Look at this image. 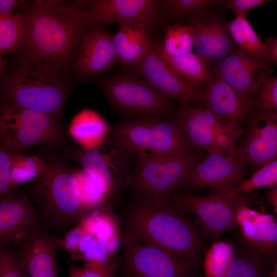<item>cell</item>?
<instances>
[{
  "label": "cell",
  "instance_id": "obj_1",
  "mask_svg": "<svg viewBox=\"0 0 277 277\" xmlns=\"http://www.w3.org/2000/svg\"><path fill=\"white\" fill-rule=\"evenodd\" d=\"M118 221L121 233L191 261L200 263L207 250L197 223L170 200L135 197Z\"/></svg>",
  "mask_w": 277,
  "mask_h": 277
},
{
  "label": "cell",
  "instance_id": "obj_2",
  "mask_svg": "<svg viewBox=\"0 0 277 277\" xmlns=\"http://www.w3.org/2000/svg\"><path fill=\"white\" fill-rule=\"evenodd\" d=\"M85 1H33L21 6L26 30L20 54L64 71L71 64L87 29L82 14Z\"/></svg>",
  "mask_w": 277,
  "mask_h": 277
},
{
  "label": "cell",
  "instance_id": "obj_3",
  "mask_svg": "<svg viewBox=\"0 0 277 277\" xmlns=\"http://www.w3.org/2000/svg\"><path fill=\"white\" fill-rule=\"evenodd\" d=\"M64 71L20 54L1 61L2 100L60 121L70 86Z\"/></svg>",
  "mask_w": 277,
  "mask_h": 277
},
{
  "label": "cell",
  "instance_id": "obj_4",
  "mask_svg": "<svg viewBox=\"0 0 277 277\" xmlns=\"http://www.w3.org/2000/svg\"><path fill=\"white\" fill-rule=\"evenodd\" d=\"M49 158V168L32 182L29 194L43 224L51 231L65 234L90 212L73 170L57 159Z\"/></svg>",
  "mask_w": 277,
  "mask_h": 277
},
{
  "label": "cell",
  "instance_id": "obj_5",
  "mask_svg": "<svg viewBox=\"0 0 277 277\" xmlns=\"http://www.w3.org/2000/svg\"><path fill=\"white\" fill-rule=\"evenodd\" d=\"M114 138L135 156L175 154L194 151L178 123L170 115L126 117L110 130Z\"/></svg>",
  "mask_w": 277,
  "mask_h": 277
},
{
  "label": "cell",
  "instance_id": "obj_6",
  "mask_svg": "<svg viewBox=\"0 0 277 277\" xmlns=\"http://www.w3.org/2000/svg\"><path fill=\"white\" fill-rule=\"evenodd\" d=\"M127 186L135 197L159 202L167 201L181 188L193 163L194 151L169 155L143 154L136 156Z\"/></svg>",
  "mask_w": 277,
  "mask_h": 277
},
{
  "label": "cell",
  "instance_id": "obj_7",
  "mask_svg": "<svg viewBox=\"0 0 277 277\" xmlns=\"http://www.w3.org/2000/svg\"><path fill=\"white\" fill-rule=\"evenodd\" d=\"M63 135L62 125L51 116L2 100L0 146L23 153L32 146H55Z\"/></svg>",
  "mask_w": 277,
  "mask_h": 277
},
{
  "label": "cell",
  "instance_id": "obj_8",
  "mask_svg": "<svg viewBox=\"0 0 277 277\" xmlns=\"http://www.w3.org/2000/svg\"><path fill=\"white\" fill-rule=\"evenodd\" d=\"M119 277H200L191 261L121 233Z\"/></svg>",
  "mask_w": 277,
  "mask_h": 277
},
{
  "label": "cell",
  "instance_id": "obj_9",
  "mask_svg": "<svg viewBox=\"0 0 277 277\" xmlns=\"http://www.w3.org/2000/svg\"><path fill=\"white\" fill-rule=\"evenodd\" d=\"M171 116L195 148L235 156L244 127L223 120L202 105L180 103Z\"/></svg>",
  "mask_w": 277,
  "mask_h": 277
},
{
  "label": "cell",
  "instance_id": "obj_10",
  "mask_svg": "<svg viewBox=\"0 0 277 277\" xmlns=\"http://www.w3.org/2000/svg\"><path fill=\"white\" fill-rule=\"evenodd\" d=\"M102 90L117 110L134 117L145 115H171L176 106L137 75L121 73L106 78Z\"/></svg>",
  "mask_w": 277,
  "mask_h": 277
},
{
  "label": "cell",
  "instance_id": "obj_11",
  "mask_svg": "<svg viewBox=\"0 0 277 277\" xmlns=\"http://www.w3.org/2000/svg\"><path fill=\"white\" fill-rule=\"evenodd\" d=\"M243 194L230 196L210 191L202 196L175 193L169 200L195 215L202 234L212 243L225 232L236 229V215Z\"/></svg>",
  "mask_w": 277,
  "mask_h": 277
},
{
  "label": "cell",
  "instance_id": "obj_12",
  "mask_svg": "<svg viewBox=\"0 0 277 277\" xmlns=\"http://www.w3.org/2000/svg\"><path fill=\"white\" fill-rule=\"evenodd\" d=\"M65 155L78 163L82 168L99 179L110 190L113 197L127 186L133 154L114 138L110 131L95 147L69 150Z\"/></svg>",
  "mask_w": 277,
  "mask_h": 277
},
{
  "label": "cell",
  "instance_id": "obj_13",
  "mask_svg": "<svg viewBox=\"0 0 277 277\" xmlns=\"http://www.w3.org/2000/svg\"><path fill=\"white\" fill-rule=\"evenodd\" d=\"M248 172V166L233 155L207 153L193 163L181 188L226 193L246 180Z\"/></svg>",
  "mask_w": 277,
  "mask_h": 277
},
{
  "label": "cell",
  "instance_id": "obj_14",
  "mask_svg": "<svg viewBox=\"0 0 277 277\" xmlns=\"http://www.w3.org/2000/svg\"><path fill=\"white\" fill-rule=\"evenodd\" d=\"M161 44L153 43L136 73L165 98L180 103L202 105L204 87L188 82L176 73L163 57Z\"/></svg>",
  "mask_w": 277,
  "mask_h": 277
},
{
  "label": "cell",
  "instance_id": "obj_15",
  "mask_svg": "<svg viewBox=\"0 0 277 277\" xmlns=\"http://www.w3.org/2000/svg\"><path fill=\"white\" fill-rule=\"evenodd\" d=\"M160 4L155 0L85 1L82 14L87 28L125 22L142 23L150 28L159 19Z\"/></svg>",
  "mask_w": 277,
  "mask_h": 277
},
{
  "label": "cell",
  "instance_id": "obj_16",
  "mask_svg": "<svg viewBox=\"0 0 277 277\" xmlns=\"http://www.w3.org/2000/svg\"><path fill=\"white\" fill-rule=\"evenodd\" d=\"M240 138L235 157L254 172L277 159V122L271 111L257 112Z\"/></svg>",
  "mask_w": 277,
  "mask_h": 277
},
{
  "label": "cell",
  "instance_id": "obj_17",
  "mask_svg": "<svg viewBox=\"0 0 277 277\" xmlns=\"http://www.w3.org/2000/svg\"><path fill=\"white\" fill-rule=\"evenodd\" d=\"M42 224L38 210L25 191L14 189L0 199V245L15 248Z\"/></svg>",
  "mask_w": 277,
  "mask_h": 277
},
{
  "label": "cell",
  "instance_id": "obj_18",
  "mask_svg": "<svg viewBox=\"0 0 277 277\" xmlns=\"http://www.w3.org/2000/svg\"><path fill=\"white\" fill-rule=\"evenodd\" d=\"M240 236L271 269L277 262V220L249 207L243 195L236 215Z\"/></svg>",
  "mask_w": 277,
  "mask_h": 277
},
{
  "label": "cell",
  "instance_id": "obj_19",
  "mask_svg": "<svg viewBox=\"0 0 277 277\" xmlns=\"http://www.w3.org/2000/svg\"><path fill=\"white\" fill-rule=\"evenodd\" d=\"M118 62L113 35L104 27L93 26L83 32L71 64L79 76L90 78L110 69Z\"/></svg>",
  "mask_w": 277,
  "mask_h": 277
},
{
  "label": "cell",
  "instance_id": "obj_20",
  "mask_svg": "<svg viewBox=\"0 0 277 277\" xmlns=\"http://www.w3.org/2000/svg\"><path fill=\"white\" fill-rule=\"evenodd\" d=\"M58 239L42 224L14 248L29 277H58Z\"/></svg>",
  "mask_w": 277,
  "mask_h": 277
},
{
  "label": "cell",
  "instance_id": "obj_21",
  "mask_svg": "<svg viewBox=\"0 0 277 277\" xmlns=\"http://www.w3.org/2000/svg\"><path fill=\"white\" fill-rule=\"evenodd\" d=\"M202 105L223 120L241 127L257 112L252 100L217 74L206 83Z\"/></svg>",
  "mask_w": 277,
  "mask_h": 277
},
{
  "label": "cell",
  "instance_id": "obj_22",
  "mask_svg": "<svg viewBox=\"0 0 277 277\" xmlns=\"http://www.w3.org/2000/svg\"><path fill=\"white\" fill-rule=\"evenodd\" d=\"M271 74L270 65L239 48L221 62L217 75L240 93L254 102L258 85L257 74Z\"/></svg>",
  "mask_w": 277,
  "mask_h": 277
},
{
  "label": "cell",
  "instance_id": "obj_23",
  "mask_svg": "<svg viewBox=\"0 0 277 277\" xmlns=\"http://www.w3.org/2000/svg\"><path fill=\"white\" fill-rule=\"evenodd\" d=\"M193 27V48L208 63L221 62L237 48L226 26L213 17L198 19Z\"/></svg>",
  "mask_w": 277,
  "mask_h": 277
},
{
  "label": "cell",
  "instance_id": "obj_24",
  "mask_svg": "<svg viewBox=\"0 0 277 277\" xmlns=\"http://www.w3.org/2000/svg\"><path fill=\"white\" fill-rule=\"evenodd\" d=\"M150 28L145 24L125 22L118 24L113 35V43L119 62L137 66L150 51L153 43L149 38Z\"/></svg>",
  "mask_w": 277,
  "mask_h": 277
},
{
  "label": "cell",
  "instance_id": "obj_25",
  "mask_svg": "<svg viewBox=\"0 0 277 277\" xmlns=\"http://www.w3.org/2000/svg\"><path fill=\"white\" fill-rule=\"evenodd\" d=\"M227 30L239 48L249 55L273 64L277 56V43L275 39L262 41L257 35L246 16H235L227 25Z\"/></svg>",
  "mask_w": 277,
  "mask_h": 277
},
{
  "label": "cell",
  "instance_id": "obj_26",
  "mask_svg": "<svg viewBox=\"0 0 277 277\" xmlns=\"http://www.w3.org/2000/svg\"><path fill=\"white\" fill-rule=\"evenodd\" d=\"M110 131L108 125L101 115L88 109L83 110L73 118L69 129L71 137L85 150L98 146Z\"/></svg>",
  "mask_w": 277,
  "mask_h": 277
},
{
  "label": "cell",
  "instance_id": "obj_27",
  "mask_svg": "<svg viewBox=\"0 0 277 277\" xmlns=\"http://www.w3.org/2000/svg\"><path fill=\"white\" fill-rule=\"evenodd\" d=\"M233 260L224 277H270L271 269L239 236Z\"/></svg>",
  "mask_w": 277,
  "mask_h": 277
},
{
  "label": "cell",
  "instance_id": "obj_28",
  "mask_svg": "<svg viewBox=\"0 0 277 277\" xmlns=\"http://www.w3.org/2000/svg\"><path fill=\"white\" fill-rule=\"evenodd\" d=\"M83 202L89 212L101 208L111 209L113 196L108 188L97 178L82 168L73 170Z\"/></svg>",
  "mask_w": 277,
  "mask_h": 277
},
{
  "label": "cell",
  "instance_id": "obj_29",
  "mask_svg": "<svg viewBox=\"0 0 277 277\" xmlns=\"http://www.w3.org/2000/svg\"><path fill=\"white\" fill-rule=\"evenodd\" d=\"M26 30V18L21 12L0 15V55L12 56L19 51Z\"/></svg>",
  "mask_w": 277,
  "mask_h": 277
},
{
  "label": "cell",
  "instance_id": "obj_30",
  "mask_svg": "<svg viewBox=\"0 0 277 277\" xmlns=\"http://www.w3.org/2000/svg\"><path fill=\"white\" fill-rule=\"evenodd\" d=\"M162 55L176 73L190 83L203 85L210 77L207 62L196 53L191 52L174 56Z\"/></svg>",
  "mask_w": 277,
  "mask_h": 277
},
{
  "label": "cell",
  "instance_id": "obj_31",
  "mask_svg": "<svg viewBox=\"0 0 277 277\" xmlns=\"http://www.w3.org/2000/svg\"><path fill=\"white\" fill-rule=\"evenodd\" d=\"M234 243L217 240L207 249L203 259L204 277H224L234 256Z\"/></svg>",
  "mask_w": 277,
  "mask_h": 277
},
{
  "label": "cell",
  "instance_id": "obj_32",
  "mask_svg": "<svg viewBox=\"0 0 277 277\" xmlns=\"http://www.w3.org/2000/svg\"><path fill=\"white\" fill-rule=\"evenodd\" d=\"M50 158H42L36 155L18 154L14 160L10 176L12 191L18 185L33 181L49 168Z\"/></svg>",
  "mask_w": 277,
  "mask_h": 277
},
{
  "label": "cell",
  "instance_id": "obj_33",
  "mask_svg": "<svg viewBox=\"0 0 277 277\" xmlns=\"http://www.w3.org/2000/svg\"><path fill=\"white\" fill-rule=\"evenodd\" d=\"M193 34L191 24H176L167 26L164 41L161 44L162 55L174 56L191 52L193 48Z\"/></svg>",
  "mask_w": 277,
  "mask_h": 277
},
{
  "label": "cell",
  "instance_id": "obj_34",
  "mask_svg": "<svg viewBox=\"0 0 277 277\" xmlns=\"http://www.w3.org/2000/svg\"><path fill=\"white\" fill-rule=\"evenodd\" d=\"M277 184V159L267 164L257 170L238 186L226 192L230 196H235L265 187Z\"/></svg>",
  "mask_w": 277,
  "mask_h": 277
},
{
  "label": "cell",
  "instance_id": "obj_35",
  "mask_svg": "<svg viewBox=\"0 0 277 277\" xmlns=\"http://www.w3.org/2000/svg\"><path fill=\"white\" fill-rule=\"evenodd\" d=\"M258 85L253 102L256 111H277V76L262 71L258 75Z\"/></svg>",
  "mask_w": 277,
  "mask_h": 277
},
{
  "label": "cell",
  "instance_id": "obj_36",
  "mask_svg": "<svg viewBox=\"0 0 277 277\" xmlns=\"http://www.w3.org/2000/svg\"><path fill=\"white\" fill-rule=\"evenodd\" d=\"M120 258H115L108 263L89 262L83 266L69 263V277H115Z\"/></svg>",
  "mask_w": 277,
  "mask_h": 277
},
{
  "label": "cell",
  "instance_id": "obj_37",
  "mask_svg": "<svg viewBox=\"0 0 277 277\" xmlns=\"http://www.w3.org/2000/svg\"><path fill=\"white\" fill-rule=\"evenodd\" d=\"M216 0H164L161 4L172 15L183 16L203 10L210 6H219Z\"/></svg>",
  "mask_w": 277,
  "mask_h": 277
},
{
  "label": "cell",
  "instance_id": "obj_38",
  "mask_svg": "<svg viewBox=\"0 0 277 277\" xmlns=\"http://www.w3.org/2000/svg\"><path fill=\"white\" fill-rule=\"evenodd\" d=\"M0 277H29L15 249L0 245Z\"/></svg>",
  "mask_w": 277,
  "mask_h": 277
},
{
  "label": "cell",
  "instance_id": "obj_39",
  "mask_svg": "<svg viewBox=\"0 0 277 277\" xmlns=\"http://www.w3.org/2000/svg\"><path fill=\"white\" fill-rule=\"evenodd\" d=\"M18 153L0 146V199L11 191L10 176L11 167Z\"/></svg>",
  "mask_w": 277,
  "mask_h": 277
},
{
  "label": "cell",
  "instance_id": "obj_40",
  "mask_svg": "<svg viewBox=\"0 0 277 277\" xmlns=\"http://www.w3.org/2000/svg\"><path fill=\"white\" fill-rule=\"evenodd\" d=\"M268 2L270 1L267 0L220 1L218 6L231 10L235 14V16H246V14L251 9Z\"/></svg>",
  "mask_w": 277,
  "mask_h": 277
},
{
  "label": "cell",
  "instance_id": "obj_41",
  "mask_svg": "<svg viewBox=\"0 0 277 277\" xmlns=\"http://www.w3.org/2000/svg\"><path fill=\"white\" fill-rule=\"evenodd\" d=\"M24 3L23 1L18 0H1L0 15H7L12 14V12L16 8L21 6Z\"/></svg>",
  "mask_w": 277,
  "mask_h": 277
},
{
  "label": "cell",
  "instance_id": "obj_42",
  "mask_svg": "<svg viewBox=\"0 0 277 277\" xmlns=\"http://www.w3.org/2000/svg\"><path fill=\"white\" fill-rule=\"evenodd\" d=\"M266 196L267 201L272 205L274 211L277 214V184L269 187Z\"/></svg>",
  "mask_w": 277,
  "mask_h": 277
},
{
  "label": "cell",
  "instance_id": "obj_43",
  "mask_svg": "<svg viewBox=\"0 0 277 277\" xmlns=\"http://www.w3.org/2000/svg\"><path fill=\"white\" fill-rule=\"evenodd\" d=\"M270 277H277V262L274 264L271 270Z\"/></svg>",
  "mask_w": 277,
  "mask_h": 277
},
{
  "label": "cell",
  "instance_id": "obj_44",
  "mask_svg": "<svg viewBox=\"0 0 277 277\" xmlns=\"http://www.w3.org/2000/svg\"><path fill=\"white\" fill-rule=\"evenodd\" d=\"M272 115L277 122V111H271Z\"/></svg>",
  "mask_w": 277,
  "mask_h": 277
},
{
  "label": "cell",
  "instance_id": "obj_45",
  "mask_svg": "<svg viewBox=\"0 0 277 277\" xmlns=\"http://www.w3.org/2000/svg\"><path fill=\"white\" fill-rule=\"evenodd\" d=\"M200 277H204V276H200Z\"/></svg>",
  "mask_w": 277,
  "mask_h": 277
}]
</instances>
